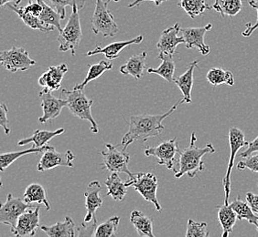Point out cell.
Instances as JSON below:
<instances>
[{
    "label": "cell",
    "instance_id": "35",
    "mask_svg": "<svg viewBox=\"0 0 258 237\" xmlns=\"http://www.w3.org/2000/svg\"><path fill=\"white\" fill-rule=\"evenodd\" d=\"M178 6L189 15L190 19H195L196 17L204 14L206 10L213 9L205 2V0H180Z\"/></svg>",
    "mask_w": 258,
    "mask_h": 237
},
{
    "label": "cell",
    "instance_id": "18",
    "mask_svg": "<svg viewBox=\"0 0 258 237\" xmlns=\"http://www.w3.org/2000/svg\"><path fill=\"white\" fill-rule=\"evenodd\" d=\"M143 40H144V37L142 35H140L132 40L113 42V43L106 45L104 47H102L101 45H97L95 50L88 51L86 53V56L91 57V56H95V55L104 54L105 58L108 60H113V59L119 58L120 52L124 50L125 48H128L129 46H131V45L140 44Z\"/></svg>",
    "mask_w": 258,
    "mask_h": 237
},
{
    "label": "cell",
    "instance_id": "38",
    "mask_svg": "<svg viewBox=\"0 0 258 237\" xmlns=\"http://www.w3.org/2000/svg\"><path fill=\"white\" fill-rule=\"evenodd\" d=\"M207 228H208L207 222H195L192 219H189L187 223V232L185 236L208 237L209 232Z\"/></svg>",
    "mask_w": 258,
    "mask_h": 237
},
{
    "label": "cell",
    "instance_id": "5",
    "mask_svg": "<svg viewBox=\"0 0 258 237\" xmlns=\"http://www.w3.org/2000/svg\"><path fill=\"white\" fill-rule=\"evenodd\" d=\"M72 9L73 11L67 21V24L64 29L61 30V32H60L57 40L60 42V51L66 52L70 50L72 55L75 56L80 42L83 39V32L80 22L79 7L75 5Z\"/></svg>",
    "mask_w": 258,
    "mask_h": 237
},
{
    "label": "cell",
    "instance_id": "40",
    "mask_svg": "<svg viewBox=\"0 0 258 237\" xmlns=\"http://www.w3.org/2000/svg\"><path fill=\"white\" fill-rule=\"evenodd\" d=\"M237 169L239 171L248 169L253 173H258V154L251 155L243 159V161H240L237 164Z\"/></svg>",
    "mask_w": 258,
    "mask_h": 237
},
{
    "label": "cell",
    "instance_id": "10",
    "mask_svg": "<svg viewBox=\"0 0 258 237\" xmlns=\"http://www.w3.org/2000/svg\"><path fill=\"white\" fill-rule=\"evenodd\" d=\"M106 151H102L101 155L103 156V169L107 170L111 173H123L132 177L134 174L130 172L128 168L130 154L124 150L120 151L117 147L112 144H105Z\"/></svg>",
    "mask_w": 258,
    "mask_h": 237
},
{
    "label": "cell",
    "instance_id": "45",
    "mask_svg": "<svg viewBox=\"0 0 258 237\" xmlns=\"http://www.w3.org/2000/svg\"><path fill=\"white\" fill-rule=\"evenodd\" d=\"M245 199H246V202L248 203L249 205L252 208L253 212H258V195H255L254 193H246L245 195Z\"/></svg>",
    "mask_w": 258,
    "mask_h": 237
},
{
    "label": "cell",
    "instance_id": "48",
    "mask_svg": "<svg viewBox=\"0 0 258 237\" xmlns=\"http://www.w3.org/2000/svg\"><path fill=\"white\" fill-rule=\"evenodd\" d=\"M110 1H114V2H119L120 0H106V3L109 4Z\"/></svg>",
    "mask_w": 258,
    "mask_h": 237
},
{
    "label": "cell",
    "instance_id": "42",
    "mask_svg": "<svg viewBox=\"0 0 258 237\" xmlns=\"http://www.w3.org/2000/svg\"><path fill=\"white\" fill-rule=\"evenodd\" d=\"M248 4L251 8H253V10H256V12H257V19H256L255 23H253V24L247 23L246 24V30L242 32V35H243V37H250L251 35L253 34V31L258 29V0H250Z\"/></svg>",
    "mask_w": 258,
    "mask_h": 237
},
{
    "label": "cell",
    "instance_id": "26",
    "mask_svg": "<svg viewBox=\"0 0 258 237\" xmlns=\"http://www.w3.org/2000/svg\"><path fill=\"white\" fill-rule=\"evenodd\" d=\"M130 222L134 225L139 236L154 237L153 233V221L143 212L135 210L131 212Z\"/></svg>",
    "mask_w": 258,
    "mask_h": 237
},
{
    "label": "cell",
    "instance_id": "27",
    "mask_svg": "<svg viewBox=\"0 0 258 237\" xmlns=\"http://www.w3.org/2000/svg\"><path fill=\"white\" fill-rule=\"evenodd\" d=\"M64 133V129L60 128L56 130L54 132L50 131H41L37 130L34 134H32L29 138L22 139L18 142L19 146H24L29 144H33L36 147H43L50 142V140L55 138L56 136H59Z\"/></svg>",
    "mask_w": 258,
    "mask_h": 237
},
{
    "label": "cell",
    "instance_id": "12",
    "mask_svg": "<svg viewBox=\"0 0 258 237\" xmlns=\"http://www.w3.org/2000/svg\"><path fill=\"white\" fill-rule=\"evenodd\" d=\"M179 148L177 138L169 141H164L156 147H147L145 150L146 156H154L158 159L159 165H164L169 170H174L176 166L177 154H179Z\"/></svg>",
    "mask_w": 258,
    "mask_h": 237
},
{
    "label": "cell",
    "instance_id": "2",
    "mask_svg": "<svg viewBox=\"0 0 258 237\" xmlns=\"http://www.w3.org/2000/svg\"><path fill=\"white\" fill-rule=\"evenodd\" d=\"M198 141L195 133L190 135V142L187 148L179 151V167L175 170L174 176L177 179L182 177L187 174L189 177L194 178L197 176L200 172L205 170L203 158L204 155L208 153H215V148L212 144H206L204 148H199L196 146V142Z\"/></svg>",
    "mask_w": 258,
    "mask_h": 237
},
{
    "label": "cell",
    "instance_id": "14",
    "mask_svg": "<svg viewBox=\"0 0 258 237\" xmlns=\"http://www.w3.org/2000/svg\"><path fill=\"white\" fill-rule=\"evenodd\" d=\"M75 154L72 151H67L65 153H58L55 148L49 149L42 154L39 164L37 165V170L39 172H46L48 170L54 169L58 166L64 167H74V160Z\"/></svg>",
    "mask_w": 258,
    "mask_h": 237
},
{
    "label": "cell",
    "instance_id": "19",
    "mask_svg": "<svg viewBox=\"0 0 258 237\" xmlns=\"http://www.w3.org/2000/svg\"><path fill=\"white\" fill-rule=\"evenodd\" d=\"M67 71L68 66L65 63L50 67L46 72L40 76L39 85L43 89H47L51 92L59 90L61 86V81Z\"/></svg>",
    "mask_w": 258,
    "mask_h": 237
},
{
    "label": "cell",
    "instance_id": "4",
    "mask_svg": "<svg viewBox=\"0 0 258 237\" xmlns=\"http://www.w3.org/2000/svg\"><path fill=\"white\" fill-rule=\"evenodd\" d=\"M102 191L101 183L98 181H93L88 184L87 190L85 193V214L84 223L82 225L83 230H79L78 235H92L94 236L95 229L97 226L96 212L103 205V199L100 197V192Z\"/></svg>",
    "mask_w": 258,
    "mask_h": 237
},
{
    "label": "cell",
    "instance_id": "7",
    "mask_svg": "<svg viewBox=\"0 0 258 237\" xmlns=\"http://www.w3.org/2000/svg\"><path fill=\"white\" fill-rule=\"evenodd\" d=\"M125 184L127 187L133 186L147 202L153 203L157 211H162V207L157 197L158 178L156 175L150 173H137L132 177H129Z\"/></svg>",
    "mask_w": 258,
    "mask_h": 237
},
{
    "label": "cell",
    "instance_id": "33",
    "mask_svg": "<svg viewBox=\"0 0 258 237\" xmlns=\"http://www.w3.org/2000/svg\"><path fill=\"white\" fill-rule=\"evenodd\" d=\"M242 8V0H214L213 5V9L220 13L223 18H233L240 13Z\"/></svg>",
    "mask_w": 258,
    "mask_h": 237
},
{
    "label": "cell",
    "instance_id": "31",
    "mask_svg": "<svg viewBox=\"0 0 258 237\" xmlns=\"http://www.w3.org/2000/svg\"><path fill=\"white\" fill-rule=\"evenodd\" d=\"M51 148L52 147L49 146V145H45L43 147H36L35 145H33L32 148L28 149V150H25V151L2 153L0 155V168H1V172H4L6 169L10 167L12 163L17 161L18 159L22 157V156H25L27 154H30V153H43L47 150Z\"/></svg>",
    "mask_w": 258,
    "mask_h": 237
},
{
    "label": "cell",
    "instance_id": "43",
    "mask_svg": "<svg viewBox=\"0 0 258 237\" xmlns=\"http://www.w3.org/2000/svg\"><path fill=\"white\" fill-rule=\"evenodd\" d=\"M23 9L25 10L26 12L30 13L32 15L40 17L41 12H42V5L40 4L38 0H36V2H33L30 0V3L26 7H23Z\"/></svg>",
    "mask_w": 258,
    "mask_h": 237
},
{
    "label": "cell",
    "instance_id": "8",
    "mask_svg": "<svg viewBox=\"0 0 258 237\" xmlns=\"http://www.w3.org/2000/svg\"><path fill=\"white\" fill-rule=\"evenodd\" d=\"M228 140L229 145H230V157H229L226 173L223 179V185H224V193H225L224 204L226 205L229 204V198L231 193V174L234 165V159L240 149L248 145V142H246L244 138L243 131L235 127H232L229 130Z\"/></svg>",
    "mask_w": 258,
    "mask_h": 237
},
{
    "label": "cell",
    "instance_id": "30",
    "mask_svg": "<svg viewBox=\"0 0 258 237\" xmlns=\"http://www.w3.org/2000/svg\"><path fill=\"white\" fill-rule=\"evenodd\" d=\"M229 205L236 212L239 221L246 220L250 224H253L256 227L258 232V215L254 214V212L247 202H243L238 196L233 200V203H229Z\"/></svg>",
    "mask_w": 258,
    "mask_h": 237
},
{
    "label": "cell",
    "instance_id": "20",
    "mask_svg": "<svg viewBox=\"0 0 258 237\" xmlns=\"http://www.w3.org/2000/svg\"><path fill=\"white\" fill-rule=\"evenodd\" d=\"M199 60H194L189 64L188 69L178 78L174 79V83L178 86L182 93L181 103H191V91L194 87V70L198 68Z\"/></svg>",
    "mask_w": 258,
    "mask_h": 237
},
{
    "label": "cell",
    "instance_id": "34",
    "mask_svg": "<svg viewBox=\"0 0 258 237\" xmlns=\"http://www.w3.org/2000/svg\"><path fill=\"white\" fill-rule=\"evenodd\" d=\"M206 79L210 84L214 87L220 85H228L233 86L234 84V77L230 70H224L221 68H212L209 70L206 75Z\"/></svg>",
    "mask_w": 258,
    "mask_h": 237
},
{
    "label": "cell",
    "instance_id": "49",
    "mask_svg": "<svg viewBox=\"0 0 258 237\" xmlns=\"http://www.w3.org/2000/svg\"><path fill=\"white\" fill-rule=\"evenodd\" d=\"M257 214H258V212H257Z\"/></svg>",
    "mask_w": 258,
    "mask_h": 237
},
{
    "label": "cell",
    "instance_id": "41",
    "mask_svg": "<svg viewBox=\"0 0 258 237\" xmlns=\"http://www.w3.org/2000/svg\"><path fill=\"white\" fill-rule=\"evenodd\" d=\"M8 113H9L8 106L4 102H2L0 106V124L4 129L6 135H10V121L8 118Z\"/></svg>",
    "mask_w": 258,
    "mask_h": 237
},
{
    "label": "cell",
    "instance_id": "3",
    "mask_svg": "<svg viewBox=\"0 0 258 237\" xmlns=\"http://www.w3.org/2000/svg\"><path fill=\"white\" fill-rule=\"evenodd\" d=\"M61 98L67 101V108L77 118L86 121L91 124V130L94 134H98L99 129L92 114L93 99H89L85 95L84 89L72 90L63 89L61 90Z\"/></svg>",
    "mask_w": 258,
    "mask_h": 237
},
{
    "label": "cell",
    "instance_id": "13",
    "mask_svg": "<svg viewBox=\"0 0 258 237\" xmlns=\"http://www.w3.org/2000/svg\"><path fill=\"white\" fill-rule=\"evenodd\" d=\"M39 97L41 99V108L43 110V115L39 118L41 124L50 123L55 118H58L64 107H67V101L62 98H57L51 94V91L43 89Z\"/></svg>",
    "mask_w": 258,
    "mask_h": 237
},
{
    "label": "cell",
    "instance_id": "23",
    "mask_svg": "<svg viewBox=\"0 0 258 237\" xmlns=\"http://www.w3.org/2000/svg\"><path fill=\"white\" fill-rule=\"evenodd\" d=\"M40 229L50 237H74L78 235L75 230V222L72 218L65 217L63 222H56L51 226L42 225Z\"/></svg>",
    "mask_w": 258,
    "mask_h": 237
},
{
    "label": "cell",
    "instance_id": "47",
    "mask_svg": "<svg viewBox=\"0 0 258 237\" xmlns=\"http://www.w3.org/2000/svg\"><path fill=\"white\" fill-rule=\"evenodd\" d=\"M22 0H0V5L5 6L10 4L11 2L14 3V5H19Z\"/></svg>",
    "mask_w": 258,
    "mask_h": 237
},
{
    "label": "cell",
    "instance_id": "1",
    "mask_svg": "<svg viewBox=\"0 0 258 237\" xmlns=\"http://www.w3.org/2000/svg\"><path fill=\"white\" fill-rule=\"evenodd\" d=\"M181 103V100L174 104L172 108L166 113L160 115H133L130 117L128 132L124 134L121 140L120 145L123 146V150H126L130 144L135 142L145 143L149 139L159 136L165 130L162 123L164 120L174 113Z\"/></svg>",
    "mask_w": 258,
    "mask_h": 237
},
{
    "label": "cell",
    "instance_id": "44",
    "mask_svg": "<svg viewBox=\"0 0 258 237\" xmlns=\"http://www.w3.org/2000/svg\"><path fill=\"white\" fill-rule=\"evenodd\" d=\"M255 153H258V136L253 140V142L248 143L247 148L245 149L243 153H240L239 156L242 158H246Z\"/></svg>",
    "mask_w": 258,
    "mask_h": 237
},
{
    "label": "cell",
    "instance_id": "11",
    "mask_svg": "<svg viewBox=\"0 0 258 237\" xmlns=\"http://www.w3.org/2000/svg\"><path fill=\"white\" fill-rule=\"evenodd\" d=\"M0 62L7 70L13 73L26 71L36 64V61L30 58L29 52L25 49L17 47L3 50L0 53Z\"/></svg>",
    "mask_w": 258,
    "mask_h": 237
},
{
    "label": "cell",
    "instance_id": "21",
    "mask_svg": "<svg viewBox=\"0 0 258 237\" xmlns=\"http://www.w3.org/2000/svg\"><path fill=\"white\" fill-rule=\"evenodd\" d=\"M147 56V51L132 56L124 65L120 67V72L122 74L130 75L138 80L142 79L144 75V70L146 69Z\"/></svg>",
    "mask_w": 258,
    "mask_h": 237
},
{
    "label": "cell",
    "instance_id": "9",
    "mask_svg": "<svg viewBox=\"0 0 258 237\" xmlns=\"http://www.w3.org/2000/svg\"><path fill=\"white\" fill-rule=\"evenodd\" d=\"M33 203H26L24 199L16 198L9 193L7 201L0 208V223L10 226V230L15 227L19 218L32 208H35Z\"/></svg>",
    "mask_w": 258,
    "mask_h": 237
},
{
    "label": "cell",
    "instance_id": "37",
    "mask_svg": "<svg viewBox=\"0 0 258 237\" xmlns=\"http://www.w3.org/2000/svg\"><path fill=\"white\" fill-rule=\"evenodd\" d=\"M38 1L42 5V12L39 17L40 20H42L45 24L53 26L57 30H59V32H61L62 29L60 27V20H61V18H60V14L47 5L44 2V0H38Z\"/></svg>",
    "mask_w": 258,
    "mask_h": 237
},
{
    "label": "cell",
    "instance_id": "6",
    "mask_svg": "<svg viewBox=\"0 0 258 237\" xmlns=\"http://www.w3.org/2000/svg\"><path fill=\"white\" fill-rule=\"evenodd\" d=\"M91 23L95 35L114 38L119 31L114 16L108 10V3L104 2V0H95V10Z\"/></svg>",
    "mask_w": 258,
    "mask_h": 237
},
{
    "label": "cell",
    "instance_id": "28",
    "mask_svg": "<svg viewBox=\"0 0 258 237\" xmlns=\"http://www.w3.org/2000/svg\"><path fill=\"white\" fill-rule=\"evenodd\" d=\"M104 184L107 188V196L113 198L114 201L124 200L127 193V186L122 182L118 173H111Z\"/></svg>",
    "mask_w": 258,
    "mask_h": 237
},
{
    "label": "cell",
    "instance_id": "25",
    "mask_svg": "<svg viewBox=\"0 0 258 237\" xmlns=\"http://www.w3.org/2000/svg\"><path fill=\"white\" fill-rule=\"evenodd\" d=\"M158 58L161 60V63L159 65V68H157V69L149 68L148 72L159 75L165 80H167L169 83L174 82V79H175L174 73H175L176 67H175L173 55L159 53Z\"/></svg>",
    "mask_w": 258,
    "mask_h": 237
},
{
    "label": "cell",
    "instance_id": "17",
    "mask_svg": "<svg viewBox=\"0 0 258 237\" xmlns=\"http://www.w3.org/2000/svg\"><path fill=\"white\" fill-rule=\"evenodd\" d=\"M180 30L181 29H180L179 23H176L172 27L164 30L157 44V49L159 50V53L175 54L178 46L185 43L183 37L179 36Z\"/></svg>",
    "mask_w": 258,
    "mask_h": 237
},
{
    "label": "cell",
    "instance_id": "32",
    "mask_svg": "<svg viewBox=\"0 0 258 237\" xmlns=\"http://www.w3.org/2000/svg\"><path fill=\"white\" fill-rule=\"evenodd\" d=\"M112 69H113L112 62L107 61V60H101L96 64L89 65V69H88V72L85 77V80L82 83L75 85L74 89H85L86 85L88 84L89 82L95 80V79H99L105 71L111 70Z\"/></svg>",
    "mask_w": 258,
    "mask_h": 237
},
{
    "label": "cell",
    "instance_id": "46",
    "mask_svg": "<svg viewBox=\"0 0 258 237\" xmlns=\"http://www.w3.org/2000/svg\"><path fill=\"white\" fill-rule=\"evenodd\" d=\"M145 1H152V2H154L155 5L160 6L164 2L169 1V0H135L134 2L129 4L128 8L129 9H132V8H135V7H138V6L140 5L141 3H143Z\"/></svg>",
    "mask_w": 258,
    "mask_h": 237
},
{
    "label": "cell",
    "instance_id": "29",
    "mask_svg": "<svg viewBox=\"0 0 258 237\" xmlns=\"http://www.w3.org/2000/svg\"><path fill=\"white\" fill-rule=\"evenodd\" d=\"M23 199L26 203L44 204L46 210H50V205L44 187L40 183H31L26 188Z\"/></svg>",
    "mask_w": 258,
    "mask_h": 237
},
{
    "label": "cell",
    "instance_id": "24",
    "mask_svg": "<svg viewBox=\"0 0 258 237\" xmlns=\"http://www.w3.org/2000/svg\"><path fill=\"white\" fill-rule=\"evenodd\" d=\"M216 208L218 209L217 216H218L219 222L223 230L221 236L227 237L231 232H233V227L236 223V220H238L236 212L233 211V208L231 207L229 204L226 205L224 203L223 205L216 206Z\"/></svg>",
    "mask_w": 258,
    "mask_h": 237
},
{
    "label": "cell",
    "instance_id": "39",
    "mask_svg": "<svg viewBox=\"0 0 258 237\" xmlns=\"http://www.w3.org/2000/svg\"><path fill=\"white\" fill-rule=\"evenodd\" d=\"M51 4L54 6L55 10L60 14L61 20H65L66 18V7H74L77 5L80 10L84 8L85 0H50Z\"/></svg>",
    "mask_w": 258,
    "mask_h": 237
},
{
    "label": "cell",
    "instance_id": "36",
    "mask_svg": "<svg viewBox=\"0 0 258 237\" xmlns=\"http://www.w3.org/2000/svg\"><path fill=\"white\" fill-rule=\"evenodd\" d=\"M120 217L114 215L108 220L102 222L99 225L96 226L95 229V237H113L115 236L116 232L119 226Z\"/></svg>",
    "mask_w": 258,
    "mask_h": 237
},
{
    "label": "cell",
    "instance_id": "16",
    "mask_svg": "<svg viewBox=\"0 0 258 237\" xmlns=\"http://www.w3.org/2000/svg\"><path fill=\"white\" fill-rule=\"evenodd\" d=\"M213 25L210 23L208 25L202 28H186L181 29L180 32L185 40V46L187 49H197L204 56H207L210 53V47L205 44L204 37L209 30H212Z\"/></svg>",
    "mask_w": 258,
    "mask_h": 237
},
{
    "label": "cell",
    "instance_id": "15",
    "mask_svg": "<svg viewBox=\"0 0 258 237\" xmlns=\"http://www.w3.org/2000/svg\"><path fill=\"white\" fill-rule=\"evenodd\" d=\"M40 204H38L34 209L24 212L19 218L15 227L11 229V232L17 237L34 236L40 225Z\"/></svg>",
    "mask_w": 258,
    "mask_h": 237
},
{
    "label": "cell",
    "instance_id": "22",
    "mask_svg": "<svg viewBox=\"0 0 258 237\" xmlns=\"http://www.w3.org/2000/svg\"><path fill=\"white\" fill-rule=\"evenodd\" d=\"M8 8L12 11H14L16 14L20 17V20L24 22V24L32 30H40L44 33H49L50 31L54 30L55 27L47 25L42 20H40L39 17L26 12L23 7L20 8V7H18V5L8 4Z\"/></svg>",
    "mask_w": 258,
    "mask_h": 237
}]
</instances>
